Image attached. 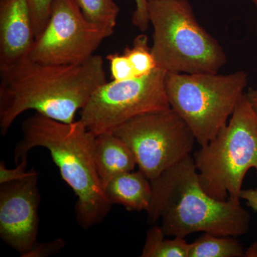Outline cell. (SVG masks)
<instances>
[{
  "instance_id": "1",
  "label": "cell",
  "mask_w": 257,
  "mask_h": 257,
  "mask_svg": "<svg viewBox=\"0 0 257 257\" xmlns=\"http://www.w3.org/2000/svg\"><path fill=\"white\" fill-rule=\"evenodd\" d=\"M0 73L3 135L28 110L62 122H74L77 111L106 82L104 61L96 55L76 65L42 64L26 58Z\"/></svg>"
},
{
  "instance_id": "2",
  "label": "cell",
  "mask_w": 257,
  "mask_h": 257,
  "mask_svg": "<svg viewBox=\"0 0 257 257\" xmlns=\"http://www.w3.org/2000/svg\"><path fill=\"white\" fill-rule=\"evenodd\" d=\"M150 182L147 221L160 220L167 236L204 232L238 237L249 229L251 216L240 202L218 200L204 190L192 155Z\"/></svg>"
},
{
  "instance_id": "3",
  "label": "cell",
  "mask_w": 257,
  "mask_h": 257,
  "mask_svg": "<svg viewBox=\"0 0 257 257\" xmlns=\"http://www.w3.org/2000/svg\"><path fill=\"white\" fill-rule=\"evenodd\" d=\"M14 150L18 165L35 147L50 152L64 182L77 198V221L88 229L104 220L112 204L101 183L94 158L96 136L79 119L64 123L36 112L23 121Z\"/></svg>"
},
{
  "instance_id": "4",
  "label": "cell",
  "mask_w": 257,
  "mask_h": 257,
  "mask_svg": "<svg viewBox=\"0 0 257 257\" xmlns=\"http://www.w3.org/2000/svg\"><path fill=\"white\" fill-rule=\"evenodd\" d=\"M157 68L172 73L216 74L226 53L197 20L187 0H148Z\"/></svg>"
},
{
  "instance_id": "5",
  "label": "cell",
  "mask_w": 257,
  "mask_h": 257,
  "mask_svg": "<svg viewBox=\"0 0 257 257\" xmlns=\"http://www.w3.org/2000/svg\"><path fill=\"white\" fill-rule=\"evenodd\" d=\"M203 188L220 201L240 202L243 179L257 173V111L246 93L227 124L193 155Z\"/></svg>"
},
{
  "instance_id": "6",
  "label": "cell",
  "mask_w": 257,
  "mask_h": 257,
  "mask_svg": "<svg viewBox=\"0 0 257 257\" xmlns=\"http://www.w3.org/2000/svg\"><path fill=\"white\" fill-rule=\"evenodd\" d=\"M247 82L243 71L224 75L167 72L165 84L171 108L187 123L202 147L227 124Z\"/></svg>"
},
{
  "instance_id": "7",
  "label": "cell",
  "mask_w": 257,
  "mask_h": 257,
  "mask_svg": "<svg viewBox=\"0 0 257 257\" xmlns=\"http://www.w3.org/2000/svg\"><path fill=\"white\" fill-rule=\"evenodd\" d=\"M167 73L157 67L145 77L104 83L81 110L79 119L97 136L114 133L138 116L170 109L166 91Z\"/></svg>"
},
{
  "instance_id": "8",
  "label": "cell",
  "mask_w": 257,
  "mask_h": 257,
  "mask_svg": "<svg viewBox=\"0 0 257 257\" xmlns=\"http://www.w3.org/2000/svg\"><path fill=\"white\" fill-rule=\"evenodd\" d=\"M133 152L139 170L150 181L191 155L194 133L174 109L138 116L114 132Z\"/></svg>"
},
{
  "instance_id": "9",
  "label": "cell",
  "mask_w": 257,
  "mask_h": 257,
  "mask_svg": "<svg viewBox=\"0 0 257 257\" xmlns=\"http://www.w3.org/2000/svg\"><path fill=\"white\" fill-rule=\"evenodd\" d=\"M114 30L88 20L75 0H53L48 23L28 58L42 64H82L95 55Z\"/></svg>"
},
{
  "instance_id": "10",
  "label": "cell",
  "mask_w": 257,
  "mask_h": 257,
  "mask_svg": "<svg viewBox=\"0 0 257 257\" xmlns=\"http://www.w3.org/2000/svg\"><path fill=\"white\" fill-rule=\"evenodd\" d=\"M39 173L0 184V236L25 257L35 246L39 232Z\"/></svg>"
},
{
  "instance_id": "11",
  "label": "cell",
  "mask_w": 257,
  "mask_h": 257,
  "mask_svg": "<svg viewBox=\"0 0 257 257\" xmlns=\"http://www.w3.org/2000/svg\"><path fill=\"white\" fill-rule=\"evenodd\" d=\"M35 40L28 0H0V72L28 58Z\"/></svg>"
},
{
  "instance_id": "12",
  "label": "cell",
  "mask_w": 257,
  "mask_h": 257,
  "mask_svg": "<svg viewBox=\"0 0 257 257\" xmlns=\"http://www.w3.org/2000/svg\"><path fill=\"white\" fill-rule=\"evenodd\" d=\"M94 158L103 188L116 176L131 172L138 166L133 152L113 133L96 136Z\"/></svg>"
},
{
  "instance_id": "13",
  "label": "cell",
  "mask_w": 257,
  "mask_h": 257,
  "mask_svg": "<svg viewBox=\"0 0 257 257\" xmlns=\"http://www.w3.org/2000/svg\"><path fill=\"white\" fill-rule=\"evenodd\" d=\"M104 192L112 204L122 206L128 211H147L152 199L150 179L140 170L116 176L105 187Z\"/></svg>"
},
{
  "instance_id": "14",
  "label": "cell",
  "mask_w": 257,
  "mask_h": 257,
  "mask_svg": "<svg viewBox=\"0 0 257 257\" xmlns=\"http://www.w3.org/2000/svg\"><path fill=\"white\" fill-rule=\"evenodd\" d=\"M245 251L234 236L204 233L190 243L188 257H243Z\"/></svg>"
},
{
  "instance_id": "15",
  "label": "cell",
  "mask_w": 257,
  "mask_h": 257,
  "mask_svg": "<svg viewBox=\"0 0 257 257\" xmlns=\"http://www.w3.org/2000/svg\"><path fill=\"white\" fill-rule=\"evenodd\" d=\"M161 226H153L148 230L142 257H188L190 243L185 238L176 236L167 239Z\"/></svg>"
},
{
  "instance_id": "16",
  "label": "cell",
  "mask_w": 257,
  "mask_h": 257,
  "mask_svg": "<svg viewBox=\"0 0 257 257\" xmlns=\"http://www.w3.org/2000/svg\"><path fill=\"white\" fill-rule=\"evenodd\" d=\"M123 54L133 66L136 78L149 75L157 68L147 35H138L134 40L133 46L125 49Z\"/></svg>"
},
{
  "instance_id": "17",
  "label": "cell",
  "mask_w": 257,
  "mask_h": 257,
  "mask_svg": "<svg viewBox=\"0 0 257 257\" xmlns=\"http://www.w3.org/2000/svg\"><path fill=\"white\" fill-rule=\"evenodd\" d=\"M84 16L92 23L114 29L119 8L114 0H75Z\"/></svg>"
},
{
  "instance_id": "18",
  "label": "cell",
  "mask_w": 257,
  "mask_h": 257,
  "mask_svg": "<svg viewBox=\"0 0 257 257\" xmlns=\"http://www.w3.org/2000/svg\"><path fill=\"white\" fill-rule=\"evenodd\" d=\"M36 39L45 30L51 14L53 0H28Z\"/></svg>"
},
{
  "instance_id": "19",
  "label": "cell",
  "mask_w": 257,
  "mask_h": 257,
  "mask_svg": "<svg viewBox=\"0 0 257 257\" xmlns=\"http://www.w3.org/2000/svg\"><path fill=\"white\" fill-rule=\"evenodd\" d=\"M106 59L110 66L112 80L121 82L136 78L133 66L124 54H110Z\"/></svg>"
},
{
  "instance_id": "20",
  "label": "cell",
  "mask_w": 257,
  "mask_h": 257,
  "mask_svg": "<svg viewBox=\"0 0 257 257\" xmlns=\"http://www.w3.org/2000/svg\"><path fill=\"white\" fill-rule=\"evenodd\" d=\"M28 161V156L24 157L14 169H8L5 162L0 163V184L8 183L13 181L19 180L28 177L32 170H27Z\"/></svg>"
},
{
  "instance_id": "21",
  "label": "cell",
  "mask_w": 257,
  "mask_h": 257,
  "mask_svg": "<svg viewBox=\"0 0 257 257\" xmlns=\"http://www.w3.org/2000/svg\"><path fill=\"white\" fill-rule=\"evenodd\" d=\"M65 245V241L61 239L47 243L37 242L25 257H45L57 254Z\"/></svg>"
},
{
  "instance_id": "22",
  "label": "cell",
  "mask_w": 257,
  "mask_h": 257,
  "mask_svg": "<svg viewBox=\"0 0 257 257\" xmlns=\"http://www.w3.org/2000/svg\"><path fill=\"white\" fill-rule=\"evenodd\" d=\"M135 2L136 8L133 13V25L141 31H146L150 24L148 13V0H135Z\"/></svg>"
},
{
  "instance_id": "23",
  "label": "cell",
  "mask_w": 257,
  "mask_h": 257,
  "mask_svg": "<svg viewBox=\"0 0 257 257\" xmlns=\"http://www.w3.org/2000/svg\"><path fill=\"white\" fill-rule=\"evenodd\" d=\"M240 197L245 200L248 207L257 211V188L242 189Z\"/></svg>"
},
{
  "instance_id": "24",
  "label": "cell",
  "mask_w": 257,
  "mask_h": 257,
  "mask_svg": "<svg viewBox=\"0 0 257 257\" xmlns=\"http://www.w3.org/2000/svg\"><path fill=\"white\" fill-rule=\"evenodd\" d=\"M246 95H247L250 102L257 111V89H250L246 93Z\"/></svg>"
},
{
  "instance_id": "25",
  "label": "cell",
  "mask_w": 257,
  "mask_h": 257,
  "mask_svg": "<svg viewBox=\"0 0 257 257\" xmlns=\"http://www.w3.org/2000/svg\"><path fill=\"white\" fill-rule=\"evenodd\" d=\"M245 256H257V242L253 243L245 251Z\"/></svg>"
},
{
  "instance_id": "26",
  "label": "cell",
  "mask_w": 257,
  "mask_h": 257,
  "mask_svg": "<svg viewBox=\"0 0 257 257\" xmlns=\"http://www.w3.org/2000/svg\"><path fill=\"white\" fill-rule=\"evenodd\" d=\"M252 1L253 3V4H254L255 6L256 7V9H257V0H252ZM256 32L257 34V19H256Z\"/></svg>"
}]
</instances>
